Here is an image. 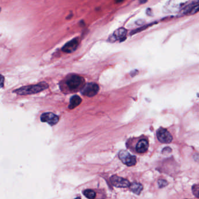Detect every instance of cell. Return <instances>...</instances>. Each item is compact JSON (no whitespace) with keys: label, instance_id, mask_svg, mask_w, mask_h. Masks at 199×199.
<instances>
[{"label":"cell","instance_id":"4fadbf2b","mask_svg":"<svg viewBox=\"0 0 199 199\" xmlns=\"http://www.w3.org/2000/svg\"><path fill=\"white\" fill-rule=\"evenodd\" d=\"M158 24V22H152V23H150L149 24H146V25H143L142 26H141L140 28H137L136 29L134 30H133L131 32V35H135V34H136V33H138L139 32H141L143 30H146V29H148V28L152 26L153 25H155V24Z\"/></svg>","mask_w":199,"mask_h":199},{"label":"cell","instance_id":"5bb4252c","mask_svg":"<svg viewBox=\"0 0 199 199\" xmlns=\"http://www.w3.org/2000/svg\"><path fill=\"white\" fill-rule=\"evenodd\" d=\"M84 196L88 199H95L96 194L92 189H87L83 192Z\"/></svg>","mask_w":199,"mask_h":199},{"label":"cell","instance_id":"2e32d148","mask_svg":"<svg viewBox=\"0 0 199 199\" xmlns=\"http://www.w3.org/2000/svg\"><path fill=\"white\" fill-rule=\"evenodd\" d=\"M158 185H159V187L160 188H162V187H165L166 186H167L168 185V182L166 181L165 180H164V179H160L158 181Z\"/></svg>","mask_w":199,"mask_h":199},{"label":"cell","instance_id":"5b68a950","mask_svg":"<svg viewBox=\"0 0 199 199\" xmlns=\"http://www.w3.org/2000/svg\"><path fill=\"white\" fill-rule=\"evenodd\" d=\"M99 91V85L95 83L91 82L85 85L81 91L83 95L87 96L88 97H92L98 94Z\"/></svg>","mask_w":199,"mask_h":199},{"label":"cell","instance_id":"44dd1931","mask_svg":"<svg viewBox=\"0 0 199 199\" xmlns=\"http://www.w3.org/2000/svg\"><path fill=\"white\" fill-rule=\"evenodd\" d=\"M147 1H148V0H140V2L141 4H144Z\"/></svg>","mask_w":199,"mask_h":199},{"label":"cell","instance_id":"3957f363","mask_svg":"<svg viewBox=\"0 0 199 199\" xmlns=\"http://www.w3.org/2000/svg\"><path fill=\"white\" fill-rule=\"evenodd\" d=\"M48 87L47 84L46 83H41L38 85H31V86H28V87H25L23 88H20L18 90L15 91V92H17V94H20V95H26V94H35L41 91L45 90Z\"/></svg>","mask_w":199,"mask_h":199},{"label":"cell","instance_id":"ba28073f","mask_svg":"<svg viewBox=\"0 0 199 199\" xmlns=\"http://www.w3.org/2000/svg\"><path fill=\"white\" fill-rule=\"evenodd\" d=\"M42 122H46L50 126H54L59 122V118L53 113H44L41 116Z\"/></svg>","mask_w":199,"mask_h":199},{"label":"cell","instance_id":"277c9868","mask_svg":"<svg viewBox=\"0 0 199 199\" xmlns=\"http://www.w3.org/2000/svg\"><path fill=\"white\" fill-rule=\"evenodd\" d=\"M119 157L123 164L128 166H134L137 163L136 157L131 155L126 150L120 151L119 154Z\"/></svg>","mask_w":199,"mask_h":199},{"label":"cell","instance_id":"52a82bcc","mask_svg":"<svg viewBox=\"0 0 199 199\" xmlns=\"http://www.w3.org/2000/svg\"><path fill=\"white\" fill-rule=\"evenodd\" d=\"M111 184L117 187H122V188H126L128 187L130 185V181L126 179H124L123 178L119 177L118 176L114 175L111 176Z\"/></svg>","mask_w":199,"mask_h":199},{"label":"cell","instance_id":"ffe728a7","mask_svg":"<svg viewBox=\"0 0 199 199\" xmlns=\"http://www.w3.org/2000/svg\"><path fill=\"white\" fill-rule=\"evenodd\" d=\"M3 80H4V77L3 76H1V87H3Z\"/></svg>","mask_w":199,"mask_h":199},{"label":"cell","instance_id":"9c48e42d","mask_svg":"<svg viewBox=\"0 0 199 199\" xmlns=\"http://www.w3.org/2000/svg\"><path fill=\"white\" fill-rule=\"evenodd\" d=\"M79 43L78 39H74L71 41H68L67 44H65L63 47L62 48V50L65 53H72L75 50H76L77 47L78 46Z\"/></svg>","mask_w":199,"mask_h":199},{"label":"cell","instance_id":"7a4b0ae2","mask_svg":"<svg viewBox=\"0 0 199 199\" xmlns=\"http://www.w3.org/2000/svg\"><path fill=\"white\" fill-rule=\"evenodd\" d=\"M127 148L133 152L142 154L147 151L149 147V141L144 135L129 139L126 143Z\"/></svg>","mask_w":199,"mask_h":199},{"label":"cell","instance_id":"6da1fadb","mask_svg":"<svg viewBox=\"0 0 199 199\" xmlns=\"http://www.w3.org/2000/svg\"><path fill=\"white\" fill-rule=\"evenodd\" d=\"M85 85V80L83 77L78 75H70L61 82L60 89L64 93L71 94L81 91Z\"/></svg>","mask_w":199,"mask_h":199},{"label":"cell","instance_id":"e0dca14e","mask_svg":"<svg viewBox=\"0 0 199 199\" xmlns=\"http://www.w3.org/2000/svg\"><path fill=\"white\" fill-rule=\"evenodd\" d=\"M171 151H172V149L170 147H165L162 150V154H164L165 152H166V154H169Z\"/></svg>","mask_w":199,"mask_h":199},{"label":"cell","instance_id":"8fae6325","mask_svg":"<svg viewBox=\"0 0 199 199\" xmlns=\"http://www.w3.org/2000/svg\"><path fill=\"white\" fill-rule=\"evenodd\" d=\"M82 102L81 98L78 96V95H74L71 97L70 102V105L68 106V108L70 109H73L75 107H77L78 106L80 105Z\"/></svg>","mask_w":199,"mask_h":199},{"label":"cell","instance_id":"ac0fdd59","mask_svg":"<svg viewBox=\"0 0 199 199\" xmlns=\"http://www.w3.org/2000/svg\"><path fill=\"white\" fill-rule=\"evenodd\" d=\"M146 13L148 15L151 16L152 15V10L150 8H148L146 9Z\"/></svg>","mask_w":199,"mask_h":199},{"label":"cell","instance_id":"7c38bea8","mask_svg":"<svg viewBox=\"0 0 199 199\" xmlns=\"http://www.w3.org/2000/svg\"><path fill=\"white\" fill-rule=\"evenodd\" d=\"M129 187H130V190L132 192H133L135 194H137V195H139L143 189L142 185L141 183H137V182H134V183L130 184Z\"/></svg>","mask_w":199,"mask_h":199},{"label":"cell","instance_id":"30bf717a","mask_svg":"<svg viewBox=\"0 0 199 199\" xmlns=\"http://www.w3.org/2000/svg\"><path fill=\"white\" fill-rule=\"evenodd\" d=\"M127 34V30L124 28H120L116 30L113 34L110 37V40L111 41H115L117 40H120V41H123L124 39H126V36Z\"/></svg>","mask_w":199,"mask_h":199},{"label":"cell","instance_id":"9a60e30c","mask_svg":"<svg viewBox=\"0 0 199 199\" xmlns=\"http://www.w3.org/2000/svg\"><path fill=\"white\" fill-rule=\"evenodd\" d=\"M193 194L197 198H199V185H193L192 187Z\"/></svg>","mask_w":199,"mask_h":199},{"label":"cell","instance_id":"d6986e66","mask_svg":"<svg viewBox=\"0 0 199 199\" xmlns=\"http://www.w3.org/2000/svg\"><path fill=\"white\" fill-rule=\"evenodd\" d=\"M144 22H145V21H143V20H139L138 21H137V25H142V24H144Z\"/></svg>","mask_w":199,"mask_h":199},{"label":"cell","instance_id":"7402d4cb","mask_svg":"<svg viewBox=\"0 0 199 199\" xmlns=\"http://www.w3.org/2000/svg\"><path fill=\"white\" fill-rule=\"evenodd\" d=\"M116 1H117V2H121V1H123V0H116Z\"/></svg>","mask_w":199,"mask_h":199},{"label":"cell","instance_id":"8992f818","mask_svg":"<svg viewBox=\"0 0 199 199\" xmlns=\"http://www.w3.org/2000/svg\"><path fill=\"white\" fill-rule=\"evenodd\" d=\"M157 137L159 142L163 144H170L173 140V137L168 130L161 127L157 131Z\"/></svg>","mask_w":199,"mask_h":199}]
</instances>
